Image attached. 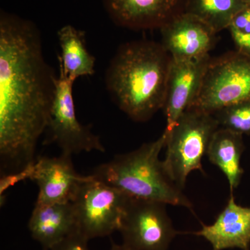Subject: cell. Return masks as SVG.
Instances as JSON below:
<instances>
[{"instance_id":"1","label":"cell","mask_w":250,"mask_h":250,"mask_svg":"<svg viewBox=\"0 0 250 250\" xmlns=\"http://www.w3.org/2000/svg\"><path fill=\"white\" fill-rule=\"evenodd\" d=\"M52 69L44 58L39 29L1 11L0 157L3 168L21 171L34 162L55 94Z\"/></svg>"},{"instance_id":"2","label":"cell","mask_w":250,"mask_h":250,"mask_svg":"<svg viewBox=\"0 0 250 250\" xmlns=\"http://www.w3.org/2000/svg\"><path fill=\"white\" fill-rule=\"evenodd\" d=\"M172 62L164 46L140 41L122 46L106 72L108 91L136 122L149 121L165 105Z\"/></svg>"},{"instance_id":"3","label":"cell","mask_w":250,"mask_h":250,"mask_svg":"<svg viewBox=\"0 0 250 250\" xmlns=\"http://www.w3.org/2000/svg\"><path fill=\"white\" fill-rule=\"evenodd\" d=\"M167 135L143 144L136 150L116 156L98 166L92 175L128 196L179 206L188 209L192 204L171 178L159 154L166 147Z\"/></svg>"},{"instance_id":"4","label":"cell","mask_w":250,"mask_h":250,"mask_svg":"<svg viewBox=\"0 0 250 250\" xmlns=\"http://www.w3.org/2000/svg\"><path fill=\"white\" fill-rule=\"evenodd\" d=\"M220 127L214 116L195 108H188L170 132L166 133V156L164 161L167 173L179 187H185L188 176L201 171L202 161L215 131Z\"/></svg>"},{"instance_id":"5","label":"cell","mask_w":250,"mask_h":250,"mask_svg":"<svg viewBox=\"0 0 250 250\" xmlns=\"http://www.w3.org/2000/svg\"><path fill=\"white\" fill-rule=\"evenodd\" d=\"M131 198L92 174L85 176L71 201L77 231L88 240L119 231Z\"/></svg>"},{"instance_id":"6","label":"cell","mask_w":250,"mask_h":250,"mask_svg":"<svg viewBox=\"0 0 250 250\" xmlns=\"http://www.w3.org/2000/svg\"><path fill=\"white\" fill-rule=\"evenodd\" d=\"M248 101H250V55L236 50L210 59L200 91L190 108L213 114Z\"/></svg>"},{"instance_id":"7","label":"cell","mask_w":250,"mask_h":250,"mask_svg":"<svg viewBox=\"0 0 250 250\" xmlns=\"http://www.w3.org/2000/svg\"><path fill=\"white\" fill-rule=\"evenodd\" d=\"M72 85L59 74L56 80L55 94L45 130L48 132L45 143H56L62 154L69 155L92 151L104 152L105 148L100 137L77 120Z\"/></svg>"},{"instance_id":"8","label":"cell","mask_w":250,"mask_h":250,"mask_svg":"<svg viewBox=\"0 0 250 250\" xmlns=\"http://www.w3.org/2000/svg\"><path fill=\"white\" fill-rule=\"evenodd\" d=\"M166 204L131 197L119 231L130 250H167L177 232Z\"/></svg>"},{"instance_id":"9","label":"cell","mask_w":250,"mask_h":250,"mask_svg":"<svg viewBox=\"0 0 250 250\" xmlns=\"http://www.w3.org/2000/svg\"><path fill=\"white\" fill-rule=\"evenodd\" d=\"M160 29L161 45L177 62L209 55L217 34L201 20L184 11L173 16Z\"/></svg>"},{"instance_id":"10","label":"cell","mask_w":250,"mask_h":250,"mask_svg":"<svg viewBox=\"0 0 250 250\" xmlns=\"http://www.w3.org/2000/svg\"><path fill=\"white\" fill-rule=\"evenodd\" d=\"M210 60L209 55L183 62L172 59L164 107L166 132H170L179 118L193 103Z\"/></svg>"},{"instance_id":"11","label":"cell","mask_w":250,"mask_h":250,"mask_svg":"<svg viewBox=\"0 0 250 250\" xmlns=\"http://www.w3.org/2000/svg\"><path fill=\"white\" fill-rule=\"evenodd\" d=\"M84 177L75 170L72 155L62 153L57 157L39 158L31 178L39 188L36 205L71 202Z\"/></svg>"},{"instance_id":"12","label":"cell","mask_w":250,"mask_h":250,"mask_svg":"<svg viewBox=\"0 0 250 250\" xmlns=\"http://www.w3.org/2000/svg\"><path fill=\"white\" fill-rule=\"evenodd\" d=\"M110 17L131 29L160 28L183 11L184 0H103Z\"/></svg>"},{"instance_id":"13","label":"cell","mask_w":250,"mask_h":250,"mask_svg":"<svg viewBox=\"0 0 250 250\" xmlns=\"http://www.w3.org/2000/svg\"><path fill=\"white\" fill-rule=\"evenodd\" d=\"M209 242L213 250L250 248V208L236 203L231 194L228 205L214 223L194 233Z\"/></svg>"},{"instance_id":"14","label":"cell","mask_w":250,"mask_h":250,"mask_svg":"<svg viewBox=\"0 0 250 250\" xmlns=\"http://www.w3.org/2000/svg\"><path fill=\"white\" fill-rule=\"evenodd\" d=\"M31 236L49 250L77 231L76 215L72 202L35 205L29 221Z\"/></svg>"},{"instance_id":"15","label":"cell","mask_w":250,"mask_h":250,"mask_svg":"<svg viewBox=\"0 0 250 250\" xmlns=\"http://www.w3.org/2000/svg\"><path fill=\"white\" fill-rule=\"evenodd\" d=\"M62 53L59 57L60 75L74 83L81 77L93 75L95 59L85 47L84 33L71 25L58 31Z\"/></svg>"},{"instance_id":"16","label":"cell","mask_w":250,"mask_h":250,"mask_svg":"<svg viewBox=\"0 0 250 250\" xmlns=\"http://www.w3.org/2000/svg\"><path fill=\"white\" fill-rule=\"evenodd\" d=\"M244 148L243 135L219 127L212 136L206 154L225 174L231 192L239 185L243 174L241 159Z\"/></svg>"},{"instance_id":"17","label":"cell","mask_w":250,"mask_h":250,"mask_svg":"<svg viewBox=\"0 0 250 250\" xmlns=\"http://www.w3.org/2000/svg\"><path fill=\"white\" fill-rule=\"evenodd\" d=\"M244 0H184V12L198 18L215 33L228 29Z\"/></svg>"},{"instance_id":"18","label":"cell","mask_w":250,"mask_h":250,"mask_svg":"<svg viewBox=\"0 0 250 250\" xmlns=\"http://www.w3.org/2000/svg\"><path fill=\"white\" fill-rule=\"evenodd\" d=\"M220 127L250 135V101L231 105L213 113Z\"/></svg>"},{"instance_id":"19","label":"cell","mask_w":250,"mask_h":250,"mask_svg":"<svg viewBox=\"0 0 250 250\" xmlns=\"http://www.w3.org/2000/svg\"><path fill=\"white\" fill-rule=\"evenodd\" d=\"M88 241V238L77 231L49 250H90Z\"/></svg>"},{"instance_id":"20","label":"cell","mask_w":250,"mask_h":250,"mask_svg":"<svg viewBox=\"0 0 250 250\" xmlns=\"http://www.w3.org/2000/svg\"><path fill=\"white\" fill-rule=\"evenodd\" d=\"M236 29L245 34L250 33V4H247L233 17L228 29Z\"/></svg>"},{"instance_id":"21","label":"cell","mask_w":250,"mask_h":250,"mask_svg":"<svg viewBox=\"0 0 250 250\" xmlns=\"http://www.w3.org/2000/svg\"><path fill=\"white\" fill-rule=\"evenodd\" d=\"M229 29L231 33L237 50L250 55V33L245 34L231 28Z\"/></svg>"},{"instance_id":"22","label":"cell","mask_w":250,"mask_h":250,"mask_svg":"<svg viewBox=\"0 0 250 250\" xmlns=\"http://www.w3.org/2000/svg\"><path fill=\"white\" fill-rule=\"evenodd\" d=\"M109 250H130L129 248H126L124 245H118L116 243H112L111 249Z\"/></svg>"},{"instance_id":"23","label":"cell","mask_w":250,"mask_h":250,"mask_svg":"<svg viewBox=\"0 0 250 250\" xmlns=\"http://www.w3.org/2000/svg\"><path fill=\"white\" fill-rule=\"evenodd\" d=\"M245 2L247 4H250V0H244Z\"/></svg>"}]
</instances>
